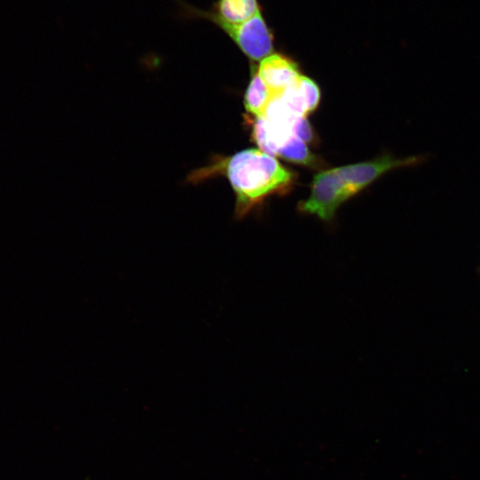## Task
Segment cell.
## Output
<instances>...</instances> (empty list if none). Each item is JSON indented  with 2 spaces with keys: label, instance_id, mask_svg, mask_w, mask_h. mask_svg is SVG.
I'll return each instance as SVG.
<instances>
[{
  "label": "cell",
  "instance_id": "obj_1",
  "mask_svg": "<svg viewBox=\"0 0 480 480\" xmlns=\"http://www.w3.org/2000/svg\"><path fill=\"white\" fill-rule=\"evenodd\" d=\"M220 176L228 180L236 195V220L245 217L268 197L288 193L296 181L292 171L255 148L231 156H213L206 165L193 170L187 181L198 184Z\"/></svg>",
  "mask_w": 480,
  "mask_h": 480
},
{
  "label": "cell",
  "instance_id": "obj_2",
  "mask_svg": "<svg viewBox=\"0 0 480 480\" xmlns=\"http://www.w3.org/2000/svg\"><path fill=\"white\" fill-rule=\"evenodd\" d=\"M310 188L308 198L300 202L298 209L302 213L316 215L325 222H332L338 208L349 199L335 168L317 173Z\"/></svg>",
  "mask_w": 480,
  "mask_h": 480
},
{
  "label": "cell",
  "instance_id": "obj_3",
  "mask_svg": "<svg viewBox=\"0 0 480 480\" xmlns=\"http://www.w3.org/2000/svg\"><path fill=\"white\" fill-rule=\"evenodd\" d=\"M214 24L222 29L251 60L260 61L272 54L275 37L261 9L251 19L239 24Z\"/></svg>",
  "mask_w": 480,
  "mask_h": 480
},
{
  "label": "cell",
  "instance_id": "obj_4",
  "mask_svg": "<svg viewBox=\"0 0 480 480\" xmlns=\"http://www.w3.org/2000/svg\"><path fill=\"white\" fill-rule=\"evenodd\" d=\"M423 161V156L396 158L384 155L371 161L337 167L335 170L350 198L386 172L396 168L418 165Z\"/></svg>",
  "mask_w": 480,
  "mask_h": 480
},
{
  "label": "cell",
  "instance_id": "obj_5",
  "mask_svg": "<svg viewBox=\"0 0 480 480\" xmlns=\"http://www.w3.org/2000/svg\"><path fill=\"white\" fill-rule=\"evenodd\" d=\"M180 5L181 17L204 19L213 24H239L251 19L260 10L258 0H216L209 11L200 10L183 2H180Z\"/></svg>",
  "mask_w": 480,
  "mask_h": 480
},
{
  "label": "cell",
  "instance_id": "obj_6",
  "mask_svg": "<svg viewBox=\"0 0 480 480\" xmlns=\"http://www.w3.org/2000/svg\"><path fill=\"white\" fill-rule=\"evenodd\" d=\"M256 70L275 96L280 95L301 76L298 64L282 53L264 58Z\"/></svg>",
  "mask_w": 480,
  "mask_h": 480
},
{
  "label": "cell",
  "instance_id": "obj_7",
  "mask_svg": "<svg viewBox=\"0 0 480 480\" xmlns=\"http://www.w3.org/2000/svg\"><path fill=\"white\" fill-rule=\"evenodd\" d=\"M278 97L293 115L306 117L317 108L321 93L315 81L301 75Z\"/></svg>",
  "mask_w": 480,
  "mask_h": 480
},
{
  "label": "cell",
  "instance_id": "obj_8",
  "mask_svg": "<svg viewBox=\"0 0 480 480\" xmlns=\"http://www.w3.org/2000/svg\"><path fill=\"white\" fill-rule=\"evenodd\" d=\"M276 96L262 80L256 69H252L250 83L244 93V107L255 117H263L264 113Z\"/></svg>",
  "mask_w": 480,
  "mask_h": 480
},
{
  "label": "cell",
  "instance_id": "obj_9",
  "mask_svg": "<svg viewBox=\"0 0 480 480\" xmlns=\"http://www.w3.org/2000/svg\"><path fill=\"white\" fill-rule=\"evenodd\" d=\"M276 156L305 166L316 167L319 164V160L309 151L306 143L294 135L278 149Z\"/></svg>",
  "mask_w": 480,
  "mask_h": 480
},
{
  "label": "cell",
  "instance_id": "obj_10",
  "mask_svg": "<svg viewBox=\"0 0 480 480\" xmlns=\"http://www.w3.org/2000/svg\"><path fill=\"white\" fill-rule=\"evenodd\" d=\"M292 133L305 143H309L315 140L314 131L304 116L296 119L292 125Z\"/></svg>",
  "mask_w": 480,
  "mask_h": 480
}]
</instances>
